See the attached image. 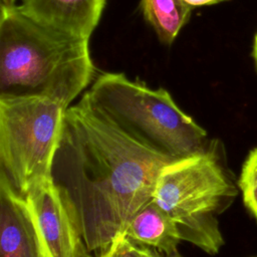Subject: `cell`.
Wrapping results in <instances>:
<instances>
[{
  "label": "cell",
  "instance_id": "cell-1",
  "mask_svg": "<svg viewBox=\"0 0 257 257\" xmlns=\"http://www.w3.org/2000/svg\"><path fill=\"white\" fill-rule=\"evenodd\" d=\"M174 159L137 140L82 95L67 107L52 164L89 253L100 254L153 201L161 170Z\"/></svg>",
  "mask_w": 257,
  "mask_h": 257
},
{
  "label": "cell",
  "instance_id": "cell-2",
  "mask_svg": "<svg viewBox=\"0 0 257 257\" xmlns=\"http://www.w3.org/2000/svg\"><path fill=\"white\" fill-rule=\"evenodd\" d=\"M89 38L0 8V95H43L65 107L96 78Z\"/></svg>",
  "mask_w": 257,
  "mask_h": 257
},
{
  "label": "cell",
  "instance_id": "cell-3",
  "mask_svg": "<svg viewBox=\"0 0 257 257\" xmlns=\"http://www.w3.org/2000/svg\"><path fill=\"white\" fill-rule=\"evenodd\" d=\"M238 193L223 144L211 140L204 150L161 170L153 201L174 221L182 240L216 255L224 245L218 217Z\"/></svg>",
  "mask_w": 257,
  "mask_h": 257
},
{
  "label": "cell",
  "instance_id": "cell-4",
  "mask_svg": "<svg viewBox=\"0 0 257 257\" xmlns=\"http://www.w3.org/2000/svg\"><path fill=\"white\" fill-rule=\"evenodd\" d=\"M83 95L127 134L174 159L194 155L211 141L168 90L152 88L124 73H100Z\"/></svg>",
  "mask_w": 257,
  "mask_h": 257
},
{
  "label": "cell",
  "instance_id": "cell-5",
  "mask_svg": "<svg viewBox=\"0 0 257 257\" xmlns=\"http://www.w3.org/2000/svg\"><path fill=\"white\" fill-rule=\"evenodd\" d=\"M66 109L43 95H0V174L23 197L52 179Z\"/></svg>",
  "mask_w": 257,
  "mask_h": 257
},
{
  "label": "cell",
  "instance_id": "cell-6",
  "mask_svg": "<svg viewBox=\"0 0 257 257\" xmlns=\"http://www.w3.org/2000/svg\"><path fill=\"white\" fill-rule=\"evenodd\" d=\"M49 257H92L76 218L52 179L35 184L25 195Z\"/></svg>",
  "mask_w": 257,
  "mask_h": 257
},
{
  "label": "cell",
  "instance_id": "cell-7",
  "mask_svg": "<svg viewBox=\"0 0 257 257\" xmlns=\"http://www.w3.org/2000/svg\"><path fill=\"white\" fill-rule=\"evenodd\" d=\"M0 257H49L25 197L0 174Z\"/></svg>",
  "mask_w": 257,
  "mask_h": 257
},
{
  "label": "cell",
  "instance_id": "cell-8",
  "mask_svg": "<svg viewBox=\"0 0 257 257\" xmlns=\"http://www.w3.org/2000/svg\"><path fill=\"white\" fill-rule=\"evenodd\" d=\"M106 0H20L19 10L32 20L72 35L90 38Z\"/></svg>",
  "mask_w": 257,
  "mask_h": 257
},
{
  "label": "cell",
  "instance_id": "cell-9",
  "mask_svg": "<svg viewBox=\"0 0 257 257\" xmlns=\"http://www.w3.org/2000/svg\"><path fill=\"white\" fill-rule=\"evenodd\" d=\"M120 234L132 242L155 249L165 256L179 253L178 246L182 241L174 221L154 201L136 213Z\"/></svg>",
  "mask_w": 257,
  "mask_h": 257
},
{
  "label": "cell",
  "instance_id": "cell-10",
  "mask_svg": "<svg viewBox=\"0 0 257 257\" xmlns=\"http://www.w3.org/2000/svg\"><path fill=\"white\" fill-rule=\"evenodd\" d=\"M140 7L145 20L166 45L175 41L194 9L185 0H141Z\"/></svg>",
  "mask_w": 257,
  "mask_h": 257
},
{
  "label": "cell",
  "instance_id": "cell-11",
  "mask_svg": "<svg viewBox=\"0 0 257 257\" xmlns=\"http://www.w3.org/2000/svg\"><path fill=\"white\" fill-rule=\"evenodd\" d=\"M238 187L245 207L257 222V147L249 152L243 163Z\"/></svg>",
  "mask_w": 257,
  "mask_h": 257
},
{
  "label": "cell",
  "instance_id": "cell-12",
  "mask_svg": "<svg viewBox=\"0 0 257 257\" xmlns=\"http://www.w3.org/2000/svg\"><path fill=\"white\" fill-rule=\"evenodd\" d=\"M97 257H168L159 251L138 245L122 234H118L110 246L102 251Z\"/></svg>",
  "mask_w": 257,
  "mask_h": 257
},
{
  "label": "cell",
  "instance_id": "cell-13",
  "mask_svg": "<svg viewBox=\"0 0 257 257\" xmlns=\"http://www.w3.org/2000/svg\"><path fill=\"white\" fill-rule=\"evenodd\" d=\"M190 6L193 8L201 7V6H208V5H214L222 2H226L229 0H185Z\"/></svg>",
  "mask_w": 257,
  "mask_h": 257
},
{
  "label": "cell",
  "instance_id": "cell-14",
  "mask_svg": "<svg viewBox=\"0 0 257 257\" xmlns=\"http://www.w3.org/2000/svg\"><path fill=\"white\" fill-rule=\"evenodd\" d=\"M18 0H1L0 1V8H13L17 6Z\"/></svg>",
  "mask_w": 257,
  "mask_h": 257
},
{
  "label": "cell",
  "instance_id": "cell-15",
  "mask_svg": "<svg viewBox=\"0 0 257 257\" xmlns=\"http://www.w3.org/2000/svg\"><path fill=\"white\" fill-rule=\"evenodd\" d=\"M252 56L254 59V63H255V67L257 70V32L254 36V41H253V48H252Z\"/></svg>",
  "mask_w": 257,
  "mask_h": 257
},
{
  "label": "cell",
  "instance_id": "cell-16",
  "mask_svg": "<svg viewBox=\"0 0 257 257\" xmlns=\"http://www.w3.org/2000/svg\"><path fill=\"white\" fill-rule=\"evenodd\" d=\"M168 257H183L180 253H177V254H175V255H172V256H168Z\"/></svg>",
  "mask_w": 257,
  "mask_h": 257
},
{
  "label": "cell",
  "instance_id": "cell-17",
  "mask_svg": "<svg viewBox=\"0 0 257 257\" xmlns=\"http://www.w3.org/2000/svg\"><path fill=\"white\" fill-rule=\"evenodd\" d=\"M254 257H257V256H254Z\"/></svg>",
  "mask_w": 257,
  "mask_h": 257
}]
</instances>
